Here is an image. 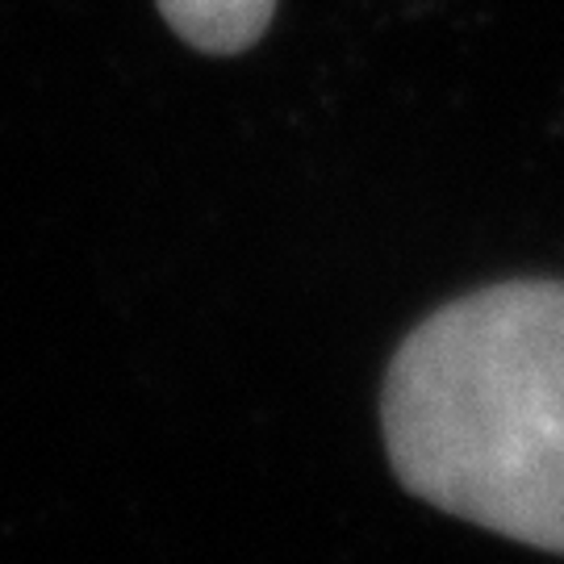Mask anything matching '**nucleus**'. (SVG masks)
I'll return each instance as SVG.
<instances>
[{
	"label": "nucleus",
	"mask_w": 564,
	"mask_h": 564,
	"mask_svg": "<svg viewBox=\"0 0 564 564\" xmlns=\"http://www.w3.org/2000/svg\"><path fill=\"white\" fill-rule=\"evenodd\" d=\"M398 481L506 540L564 556V281L447 302L384 372Z\"/></svg>",
	"instance_id": "obj_1"
},
{
	"label": "nucleus",
	"mask_w": 564,
	"mask_h": 564,
	"mask_svg": "<svg viewBox=\"0 0 564 564\" xmlns=\"http://www.w3.org/2000/svg\"><path fill=\"white\" fill-rule=\"evenodd\" d=\"M163 21L205 55H239L260 42L276 0H155Z\"/></svg>",
	"instance_id": "obj_2"
}]
</instances>
